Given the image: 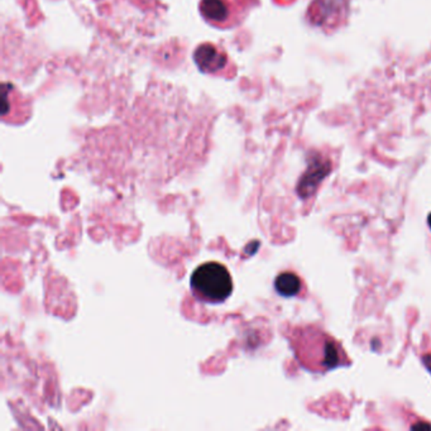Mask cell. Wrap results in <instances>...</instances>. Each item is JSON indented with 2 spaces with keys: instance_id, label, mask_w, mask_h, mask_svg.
<instances>
[{
  "instance_id": "cell-1",
  "label": "cell",
  "mask_w": 431,
  "mask_h": 431,
  "mask_svg": "<svg viewBox=\"0 0 431 431\" xmlns=\"http://www.w3.org/2000/svg\"><path fill=\"white\" fill-rule=\"evenodd\" d=\"M191 287L206 301L222 303L233 292V280L225 266L218 262H206L194 271Z\"/></svg>"
},
{
  "instance_id": "cell-6",
  "label": "cell",
  "mask_w": 431,
  "mask_h": 431,
  "mask_svg": "<svg viewBox=\"0 0 431 431\" xmlns=\"http://www.w3.org/2000/svg\"><path fill=\"white\" fill-rule=\"evenodd\" d=\"M275 289L281 296H296L301 291V280L292 272H283L276 277Z\"/></svg>"
},
{
  "instance_id": "cell-7",
  "label": "cell",
  "mask_w": 431,
  "mask_h": 431,
  "mask_svg": "<svg viewBox=\"0 0 431 431\" xmlns=\"http://www.w3.org/2000/svg\"><path fill=\"white\" fill-rule=\"evenodd\" d=\"M423 362H424L425 365L428 367V370L430 371L431 373V354H425L424 357H423Z\"/></svg>"
},
{
  "instance_id": "cell-3",
  "label": "cell",
  "mask_w": 431,
  "mask_h": 431,
  "mask_svg": "<svg viewBox=\"0 0 431 431\" xmlns=\"http://www.w3.org/2000/svg\"><path fill=\"white\" fill-rule=\"evenodd\" d=\"M331 171V162L323 156L315 155L309 162V166L301 176L297 185V194L303 199L310 197L317 192L319 185Z\"/></svg>"
},
{
  "instance_id": "cell-4",
  "label": "cell",
  "mask_w": 431,
  "mask_h": 431,
  "mask_svg": "<svg viewBox=\"0 0 431 431\" xmlns=\"http://www.w3.org/2000/svg\"><path fill=\"white\" fill-rule=\"evenodd\" d=\"M196 65L204 73H218L225 68L228 59L227 54L210 43L199 46L194 54Z\"/></svg>"
},
{
  "instance_id": "cell-8",
  "label": "cell",
  "mask_w": 431,
  "mask_h": 431,
  "mask_svg": "<svg viewBox=\"0 0 431 431\" xmlns=\"http://www.w3.org/2000/svg\"><path fill=\"white\" fill-rule=\"evenodd\" d=\"M428 222H429V227L431 228V214L429 216V218H428Z\"/></svg>"
},
{
  "instance_id": "cell-5",
  "label": "cell",
  "mask_w": 431,
  "mask_h": 431,
  "mask_svg": "<svg viewBox=\"0 0 431 431\" xmlns=\"http://www.w3.org/2000/svg\"><path fill=\"white\" fill-rule=\"evenodd\" d=\"M204 18L211 23H224L229 20V7L227 0H202L200 4Z\"/></svg>"
},
{
  "instance_id": "cell-2",
  "label": "cell",
  "mask_w": 431,
  "mask_h": 431,
  "mask_svg": "<svg viewBox=\"0 0 431 431\" xmlns=\"http://www.w3.org/2000/svg\"><path fill=\"white\" fill-rule=\"evenodd\" d=\"M305 337L310 347L309 365L314 370L329 371L339 365L348 364V357L345 356L342 345L335 339L326 335L320 331H306Z\"/></svg>"
}]
</instances>
